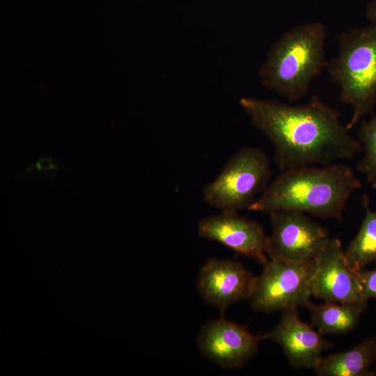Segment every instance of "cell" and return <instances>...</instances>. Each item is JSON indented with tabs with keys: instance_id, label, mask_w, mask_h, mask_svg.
I'll return each instance as SVG.
<instances>
[{
	"instance_id": "6da1fadb",
	"label": "cell",
	"mask_w": 376,
	"mask_h": 376,
	"mask_svg": "<svg viewBox=\"0 0 376 376\" xmlns=\"http://www.w3.org/2000/svg\"><path fill=\"white\" fill-rule=\"evenodd\" d=\"M240 104L251 125L272 143L281 171L352 159L362 148L340 113L317 96L301 105L253 97H242Z\"/></svg>"
},
{
	"instance_id": "7a4b0ae2",
	"label": "cell",
	"mask_w": 376,
	"mask_h": 376,
	"mask_svg": "<svg viewBox=\"0 0 376 376\" xmlns=\"http://www.w3.org/2000/svg\"><path fill=\"white\" fill-rule=\"evenodd\" d=\"M361 186L353 170L344 164L295 168L282 171L249 210L269 214L292 210L341 221L349 198Z\"/></svg>"
},
{
	"instance_id": "3957f363",
	"label": "cell",
	"mask_w": 376,
	"mask_h": 376,
	"mask_svg": "<svg viewBox=\"0 0 376 376\" xmlns=\"http://www.w3.org/2000/svg\"><path fill=\"white\" fill-rule=\"evenodd\" d=\"M326 38L327 29L319 21L288 30L271 47L259 70L263 86L290 102L302 98L327 66Z\"/></svg>"
},
{
	"instance_id": "277c9868",
	"label": "cell",
	"mask_w": 376,
	"mask_h": 376,
	"mask_svg": "<svg viewBox=\"0 0 376 376\" xmlns=\"http://www.w3.org/2000/svg\"><path fill=\"white\" fill-rule=\"evenodd\" d=\"M326 70L340 88V100L352 109L350 130L376 104V23L343 33Z\"/></svg>"
},
{
	"instance_id": "5b68a950",
	"label": "cell",
	"mask_w": 376,
	"mask_h": 376,
	"mask_svg": "<svg viewBox=\"0 0 376 376\" xmlns=\"http://www.w3.org/2000/svg\"><path fill=\"white\" fill-rule=\"evenodd\" d=\"M270 162L260 148L246 147L235 154L203 189L205 203L221 212L248 209L269 185Z\"/></svg>"
},
{
	"instance_id": "8992f818",
	"label": "cell",
	"mask_w": 376,
	"mask_h": 376,
	"mask_svg": "<svg viewBox=\"0 0 376 376\" xmlns=\"http://www.w3.org/2000/svg\"><path fill=\"white\" fill-rule=\"evenodd\" d=\"M263 265L249 299L255 311L272 313L306 308L311 303L310 282L315 259L295 262L269 258Z\"/></svg>"
},
{
	"instance_id": "52a82bcc",
	"label": "cell",
	"mask_w": 376,
	"mask_h": 376,
	"mask_svg": "<svg viewBox=\"0 0 376 376\" xmlns=\"http://www.w3.org/2000/svg\"><path fill=\"white\" fill-rule=\"evenodd\" d=\"M270 217L272 233L267 246L269 258L295 262L315 260L331 240L327 228L305 213L280 210Z\"/></svg>"
},
{
	"instance_id": "ba28073f",
	"label": "cell",
	"mask_w": 376,
	"mask_h": 376,
	"mask_svg": "<svg viewBox=\"0 0 376 376\" xmlns=\"http://www.w3.org/2000/svg\"><path fill=\"white\" fill-rule=\"evenodd\" d=\"M310 290L312 297L323 301L354 305L365 310L369 300L363 294L354 271L348 265L338 238H331L315 258Z\"/></svg>"
},
{
	"instance_id": "9c48e42d",
	"label": "cell",
	"mask_w": 376,
	"mask_h": 376,
	"mask_svg": "<svg viewBox=\"0 0 376 376\" xmlns=\"http://www.w3.org/2000/svg\"><path fill=\"white\" fill-rule=\"evenodd\" d=\"M259 335L224 317L205 323L197 338L201 354L224 368H242L258 352Z\"/></svg>"
},
{
	"instance_id": "30bf717a",
	"label": "cell",
	"mask_w": 376,
	"mask_h": 376,
	"mask_svg": "<svg viewBox=\"0 0 376 376\" xmlns=\"http://www.w3.org/2000/svg\"><path fill=\"white\" fill-rule=\"evenodd\" d=\"M255 279L237 261L211 258L200 269L197 288L206 303L224 312L233 304L249 299Z\"/></svg>"
},
{
	"instance_id": "8fae6325",
	"label": "cell",
	"mask_w": 376,
	"mask_h": 376,
	"mask_svg": "<svg viewBox=\"0 0 376 376\" xmlns=\"http://www.w3.org/2000/svg\"><path fill=\"white\" fill-rule=\"evenodd\" d=\"M259 337L261 340L277 343L290 365L295 368L314 369L322 352L334 346L318 330L299 318L297 308L283 310L276 326Z\"/></svg>"
},
{
	"instance_id": "7c38bea8",
	"label": "cell",
	"mask_w": 376,
	"mask_h": 376,
	"mask_svg": "<svg viewBox=\"0 0 376 376\" xmlns=\"http://www.w3.org/2000/svg\"><path fill=\"white\" fill-rule=\"evenodd\" d=\"M198 233L203 238L218 242L263 264L268 260V236L263 227L236 212H221L203 218L198 224Z\"/></svg>"
},
{
	"instance_id": "4fadbf2b",
	"label": "cell",
	"mask_w": 376,
	"mask_h": 376,
	"mask_svg": "<svg viewBox=\"0 0 376 376\" xmlns=\"http://www.w3.org/2000/svg\"><path fill=\"white\" fill-rule=\"evenodd\" d=\"M376 336L364 339L352 349L322 357L314 368L318 376H374Z\"/></svg>"
},
{
	"instance_id": "5bb4252c",
	"label": "cell",
	"mask_w": 376,
	"mask_h": 376,
	"mask_svg": "<svg viewBox=\"0 0 376 376\" xmlns=\"http://www.w3.org/2000/svg\"><path fill=\"white\" fill-rule=\"evenodd\" d=\"M313 327L322 334H343L357 326L364 308L358 306L324 301L306 307Z\"/></svg>"
},
{
	"instance_id": "9a60e30c",
	"label": "cell",
	"mask_w": 376,
	"mask_h": 376,
	"mask_svg": "<svg viewBox=\"0 0 376 376\" xmlns=\"http://www.w3.org/2000/svg\"><path fill=\"white\" fill-rule=\"evenodd\" d=\"M361 199L364 218L357 234L344 249L347 262L354 271L376 262V210L370 208L368 196Z\"/></svg>"
},
{
	"instance_id": "2e32d148",
	"label": "cell",
	"mask_w": 376,
	"mask_h": 376,
	"mask_svg": "<svg viewBox=\"0 0 376 376\" xmlns=\"http://www.w3.org/2000/svg\"><path fill=\"white\" fill-rule=\"evenodd\" d=\"M364 154L357 164L368 184L376 188V116L362 121L358 132Z\"/></svg>"
},
{
	"instance_id": "e0dca14e",
	"label": "cell",
	"mask_w": 376,
	"mask_h": 376,
	"mask_svg": "<svg viewBox=\"0 0 376 376\" xmlns=\"http://www.w3.org/2000/svg\"><path fill=\"white\" fill-rule=\"evenodd\" d=\"M365 296L376 299V269L373 270L354 271Z\"/></svg>"
},
{
	"instance_id": "ac0fdd59",
	"label": "cell",
	"mask_w": 376,
	"mask_h": 376,
	"mask_svg": "<svg viewBox=\"0 0 376 376\" xmlns=\"http://www.w3.org/2000/svg\"><path fill=\"white\" fill-rule=\"evenodd\" d=\"M366 15L371 23H376V0L371 1L367 5Z\"/></svg>"
},
{
	"instance_id": "d6986e66",
	"label": "cell",
	"mask_w": 376,
	"mask_h": 376,
	"mask_svg": "<svg viewBox=\"0 0 376 376\" xmlns=\"http://www.w3.org/2000/svg\"><path fill=\"white\" fill-rule=\"evenodd\" d=\"M373 373H374V376H376V370L373 371Z\"/></svg>"
}]
</instances>
